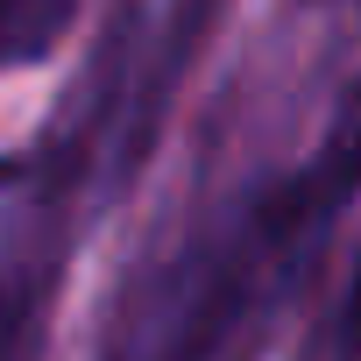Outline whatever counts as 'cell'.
I'll use <instances>...</instances> for the list:
<instances>
[{"label":"cell","mask_w":361,"mask_h":361,"mask_svg":"<svg viewBox=\"0 0 361 361\" xmlns=\"http://www.w3.org/2000/svg\"><path fill=\"white\" fill-rule=\"evenodd\" d=\"M78 29V0H0V78L50 64Z\"/></svg>","instance_id":"1"},{"label":"cell","mask_w":361,"mask_h":361,"mask_svg":"<svg viewBox=\"0 0 361 361\" xmlns=\"http://www.w3.org/2000/svg\"><path fill=\"white\" fill-rule=\"evenodd\" d=\"M298 361H354V276L333 269V290H326V312L312 319L305 333V354Z\"/></svg>","instance_id":"2"}]
</instances>
